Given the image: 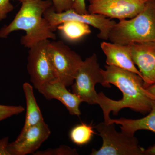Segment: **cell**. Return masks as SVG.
Returning a JSON list of instances; mask_svg holds the SVG:
<instances>
[{
  "label": "cell",
  "mask_w": 155,
  "mask_h": 155,
  "mask_svg": "<svg viewBox=\"0 0 155 155\" xmlns=\"http://www.w3.org/2000/svg\"><path fill=\"white\" fill-rule=\"evenodd\" d=\"M102 69L108 84H114L122 91L123 97L119 101L111 99L103 92L98 94L97 104L101 108L104 122L108 123L113 112L117 115L124 108H128L142 114L149 113L153 101L143 86L142 78L137 74L114 66H105Z\"/></svg>",
  "instance_id": "obj_1"
},
{
  "label": "cell",
  "mask_w": 155,
  "mask_h": 155,
  "mask_svg": "<svg viewBox=\"0 0 155 155\" xmlns=\"http://www.w3.org/2000/svg\"><path fill=\"white\" fill-rule=\"evenodd\" d=\"M21 8L14 19L0 29V38H6L14 31L23 30L25 35L20 39L22 45L28 48L39 42L55 40V34L43 17L47 9L52 6L50 0H19Z\"/></svg>",
  "instance_id": "obj_2"
},
{
  "label": "cell",
  "mask_w": 155,
  "mask_h": 155,
  "mask_svg": "<svg viewBox=\"0 0 155 155\" xmlns=\"http://www.w3.org/2000/svg\"><path fill=\"white\" fill-rule=\"evenodd\" d=\"M109 40L123 45L155 41V1H148L135 17L119 20L112 28Z\"/></svg>",
  "instance_id": "obj_3"
},
{
  "label": "cell",
  "mask_w": 155,
  "mask_h": 155,
  "mask_svg": "<svg viewBox=\"0 0 155 155\" xmlns=\"http://www.w3.org/2000/svg\"><path fill=\"white\" fill-rule=\"evenodd\" d=\"M115 123L100 122L95 128L102 139L99 149H93L91 155H144L145 149L140 147L134 135H130L115 128Z\"/></svg>",
  "instance_id": "obj_4"
},
{
  "label": "cell",
  "mask_w": 155,
  "mask_h": 155,
  "mask_svg": "<svg viewBox=\"0 0 155 155\" xmlns=\"http://www.w3.org/2000/svg\"><path fill=\"white\" fill-rule=\"evenodd\" d=\"M98 83L107 88L111 87V85L106 82L97 57L94 54L82 62L72 85V91L83 102L89 104H97L98 94L96 91L95 86Z\"/></svg>",
  "instance_id": "obj_5"
},
{
  "label": "cell",
  "mask_w": 155,
  "mask_h": 155,
  "mask_svg": "<svg viewBox=\"0 0 155 155\" xmlns=\"http://www.w3.org/2000/svg\"><path fill=\"white\" fill-rule=\"evenodd\" d=\"M48 51L56 78L72 85L83 61L81 56L61 41H50Z\"/></svg>",
  "instance_id": "obj_6"
},
{
  "label": "cell",
  "mask_w": 155,
  "mask_h": 155,
  "mask_svg": "<svg viewBox=\"0 0 155 155\" xmlns=\"http://www.w3.org/2000/svg\"><path fill=\"white\" fill-rule=\"evenodd\" d=\"M43 17L49 23L51 28L54 32L59 25L69 21H77L91 25L99 31L97 36L104 40H109L110 31L116 22L105 16L99 14H80L73 9L62 13L55 11L52 6L47 9Z\"/></svg>",
  "instance_id": "obj_7"
},
{
  "label": "cell",
  "mask_w": 155,
  "mask_h": 155,
  "mask_svg": "<svg viewBox=\"0 0 155 155\" xmlns=\"http://www.w3.org/2000/svg\"><path fill=\"white\" fill-rule=\"evenodd\" d=\"M50 41L48 39L39 42L28 51L27 71L31 82L37 90L56 78L48 54Z\"/></svg>",
  "instance_id": "obj_8"
},
{
  "label": "cell",
  "mask_w": 155,
  "mask_h": 155,
  "mask_svg": "<svg viewBox=\"0 0 155 155\" xmlns=\"http://www.w3.org/2000/svg\"><path fill=\"white\" fill-rule=\"evenodd\" d=\"M88 11L119 20L135 17L144 8V0H88Z\"/></svg>",
  "instance_id": "obj_9"
},
{
  "label": "cell",
  "mask_w": 155,
  "mask_h": 155,
  "mask_svg": "<svg viewBox=\"0 0 155 155\" xmlns=\"http://www.w3.org/2000/svg\"><path fill=\"white\" fill-rule=\"evenodd\" d=\"M48 126L45 121L39 122L27 129L21 137L9 144L11 155H25L33 154L50 136Z\"/></svg>",
  "instance_id": "obj_10"
},
{
  "label": "cell",
  "mask_w": 155,
  "mask_h": 155,
  "mask_svg": "<svg viewBox=\"0 0 155 155\" xmlns=\"http://www.w3.org/2000/svg\"><path fill=\"white\" fill-rule=\"evenodd\" d=\"M129 45L134 63L141 73L146 88L155 83V41Z\"/></svg>",
  "instance_id": "obj_11"
},
{
  "label": "cell",
  "mask_w": 155,
  "mask_h": 155,
  "mask_svg": "<svg viewBox=\"0 0 155 155\" xmlns=\"http://www.w3.org/2000/svg\"><path fill=\"white\" fill-rule=\"evenodd\" d=\"M67 87L58 78H55L45 84L38 90L46 99L60 101L71 115L80 116L79 107L83 102L76 94L69 91Z\"/></svg>",
  "instance_id": "obj_12"
},
{
  "label": "cell",
  "mask_w": 155,
  "mask_h": 155,
  "mask_svg": "<svg viewBox=\"0 0 155 155\" xmlns=\"http://www.w3.org/2000/svg\"><path fill=\"white\" fill-rule=\"evenodd\" d=\"M100 46L106 56L107 65L134 72L142 78L141 73L134 63L129 45L103 41Z\"/></svg>",
  "instance_id": "obj_13"
},
{
  "label": "cell",
  "mask_w": 155,
  "mask_h": 155,
  "mask_svg": "<svg viewBox=\"0 0 155 155\" xmlns=\"http://www.w3.org/2000/svg\"><path fill=\"white\" fill-rule=\"evenodd\" d=\"M107 123H115L120 125L121 131L130 135H134L137 131L140 130H150L155 133V101H153L149 114L143 118L137 119H110Z\"/></svg>",
  "instance_id": "obj_14"
},
{
  "label": "cell",
  "mask_w": 155,
  "mask_h": 155,
  "mask_svg": "<svg viewBox=\"0 0 155 155\" xmlns=\"http://www.w3.org/2000/svg\"><path fill=\"white\" fill-rule=\"evenodd\" d=\"M23 89L26 100V115L24 126L18 137L23 135L29 127L44 121L35 97L33 87L25 82L23 84Z\"/></svg>",
  "instance_id": "obj_15"
},
{
  "label": "cell",
  "mask_w": 155,
  "mask_h": 155,
  "mask_svg": "<svg viewBox=\"0 0 155 155\" xmlns=\"http://www.w3.org/2000/svg\"><path fill=\"white\" fill-rule=\"evenodd\" d=\"M62 36L67 40L76 41L91 33L89 25L77 21L63 22L57 27Z\"/></svg>",
  "instance_id": "obj_16"
},
{
  "label": "cell",
  "mask_w": 155,
  "mask_h": 155,
  "mask_svg": "<svg viewBox=\"0 0 155 155\" xmlns=\"http://www.w3.org/2000/svg\"><path fill=\"white\" fill-rule=\"evenodd\" d=\"M94 133L91 125L81 123L71 129L69 133V138L77 145L83 146L90 142Z\"/></svg>",
  "instance_id": "obj_17"
},
{
  "label": "cell",
  "mask_w": 155,
  "mask_h": 155,
  "mask_svg": "<svg viewBox=\"0 0 155 155\" xmlns=\"http://www.w3.org/2000/svg\"><path fill=\"white\" fill-rule=\"evenodd\" d=\"M34 155H78L75 149L72 148L67 146L62 145L54 149L42 151H37Z\"/></svg>",
  "instance_id": "obj_18"
},
{
  "label": "cell",
  "mask_w": 155,
  "mask_h": 155,
  "mask_svg": "<svg viewBox=\"0 0 155 155\" xmlns=\"http://www.w3.org/2000/svg\"><path fill=\"white\" fill-rule=\"evenodd\" d=\"M22 106H8L0 104V122L25 111Z\"/></svg>",
  "instance_id": "obj_19"
},
{
  "label": "cell",
  "mask_w": 155,
  "mask_h": 155,
  "mask_svg": "<svg viewBox=\"0 0 155 155\" xmlns=\"http://www.w3.org/2000/svg\"><path fill=\"white\" fill-rule=\"evenodd\" d=\"M52 6L55 11L58 13L72 9L75 0H51Z\"/></svg>",
  "instance_id": "obj_20"
},
{
  "label": "cell",
  "mask_w": 155,
  "mask_h": 155,
  "mask_svg": "<svg viewBox=\"0 0 155 155\" xmlns=\"http://www.w3.org/2000/svg\"><path fill=\"white\" fill-rule=\"evenodd\" d=\"M11 0H0V21L5 19L9 13L14 9Z\"/></svg>",
  "instance_id": "obj_21"
},
{
  "label": "cell",
  "mask_w": 155,
  "mask_h": 155,
  "mask_svg": "<svg viewBox=\"0 0 155 155\" xmlns=\"http://www.w3.org/2000/svg\"><path fill=\"white\" fill-rule=\"evenodd\" d=\"M85 0H75L72 9L80 14H87L89 12L86 8Z\"/></svg>",
  "instance_id": "obj_22"
},
{
  "label": "cell",
  "mask_w": 155,
  "mask_h": 155,
  "mask_svg": "<svg viewBox=\"0 0 155 155\" xmlns=\"http://www.w3.org/2000/svg\"><path fill=\"white\" fill-rule=\"evenodd\" d=\"M9 137L0 139V155H11L8 150Z\"/></svg>",
  "instance_id": "obj_23"
},
{
  "label": "cell",
  "mask_w": 155,
  "mask_h": 155,
  "mask_svg": "<svg viewBox=\"0 0 155 155\" xmlns=\"http://www.w3.org/2000/svg\"><path fill=\"white\" fill-rule=\"evenodd\" d=\"M145 88L151 98L155 101V83Z\"/></svg>",
  "instance_id": "obj_24"
},
{
  "label": "cell",
  "mask_w": 155,
  "mask_h": 155,
  "mask_svg": "<svg viewBox=\"0 0 155 155\" xmlns=\"http://www.w3.org/2000/svg\"><path fill=\"white\" fill-rule=\"evenodd\" d=\"M144 155H155V144L145 150Z\"/></svg>",
  "instance_id": "obj_25"
},
{
  "label": "cell",
  "mask_w": 155,
  "mask_h": 155,
  "mask_svg": "<svg viewBox=\"0 0 155 155\" xmlns=\"http://www.w3.org/2000/svg\"><path fill=\"white\" fill-rule=\"evenodd\" d=\"M145 2H148V1H155V0H144Z\"/></svg>",
  "instance_id": "obj_26"
}]
</instances>
